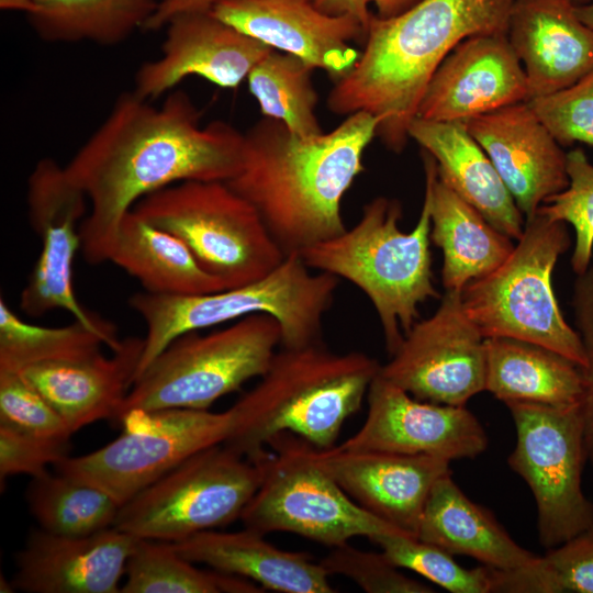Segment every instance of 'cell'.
Listing matches in <instances>:
<instances>
[{"mask_svg": "<svg viewBox=\"0 0 593 593\" xmlns=\"http://www.w3.org/2000/svg\"><path fill=\"white\" fill-rule=\"evenodd\" d=\"M120 423L123 433L108 445L55 465L56 472L94 485L121 506L175 467L233 434V407L132 411Z\"/></svg>", "mask_w": 593, "mask_h": 593, "instance_id": "13", "label": "cell"}, {"mask_svg": "<svg viewBox=\"0 0 593 593\" xmlns=\"http://www.w3.org/2000/svg\"><path fill=\"white\" fill-rule=\"evenodd\" d=\"M381 365L361 351L328 350L324 343L277 351L260 381L232 407L236 425L226 445L250 460L289 433L329 449L358 412Z\"/></svg>", "mask_w": 593, "mask_h": 593, "instance_id": "4", "label": "cell"}, {"mask_svg": "<svg viewBox=\"0 0 593 593\" xmlns=\"http://www.w3.org/2000/svg\"><path fill=\"white\" fill-rule=\"evenodd\" d=\"M268 447L272 450L253 460L264 474L239 518L244 527L264 535L292 533L331 548L355 537L409 535L351 500L312 459L305 440L283 433Z\"/></svg>", "mask_w": 593, "mask_h": 593, "instance_id": "10", "label": "cell"}, {"mask_svg": "<svg viewBox=\"0 0 593 593\" xmlns=\"http://www.w3.org/2000/svg\"><path fill=\"white\" fill-rule=\"evenodd\" d=\"M262 466L225 443L191 456L120 507L113 527L139 539L177 542L240 518Z\"/></svg>", "mask_w": 593, "mask_h": 593, "instance_id": "11", "label": "cell"}, {"mask_svg": "<svg viewBox=\"0 0 593 593\" xmlns=\"http://www.w3.org/2000/svg\"><path fill=\"white\" fill-rule=\"evenodd\" d=\"M484 339L465 311L461 291H446L435 313L412 326L379 372L417 400L466 405L485 391Z\"/></svg>", "mask_w": 593, "mask_h": 593, "instance_id": "15", "label": "cell"}, {"mask_svg": "<svg viewBox=\"0 0 593 593\" xmlns=\"http://www.w3.org/2000/svg\"><path fill=\"white\" fill-rule=\"evenodd\" d=\"M485 345V391L502 402L552 406L581 404V367L544 346L508 337H489Z\"/></svg>", "mask_w": 593, "mask_h": 593, "instance_id": "29", "label": "cell"}, {"mask_svg": "<svg viewBox=\"0 0 593 593\" xmlns=\"http://www.w3.org/2000/svg\"><path fill=\"white\" fill-rule=\"evenodd\" d=\"M416 537L497 570L521 568L539 558L519 546L490 510L469 499L451 473L433 485Z\"/></svg>", "mask_w": 593, "mask_h": 593, "instance_id": "28", "label": "cell"}, {"mask_svg": "<svg viewBox=\"0 0 593 593\" xmlns=\"http://www.w3.org/2000/svg\"><path fill=\"white\" fill-rule=\"evenodd\" d=\"M516 440L508 467L528 485L538 539L550 549L593 526V503L582 489L586 462L581 404L507 402Z\"/></svg>", "mask_w": 593, "mask_h": 593, "instance_id": "12", "label": "cell"}, {"mask_svg": "<svg viewBox=\"0 0 593 593\" xmlns=\"http://www.w3.org/2000/svg\"><path fill=\"white\" fill-rule=\"evenodd\" d=\"M188 93L159 105L124 91L65 169L90 209L80 225L90 265L109 261L123 217L144 197L187 180L227 181L238 171L244 134L222 120L202 125Z\"/></svg>", "mask_w": 593, "mask_h": 593, "instance_id": "1", "label": "cell"}, {"mask_svg": "<svg viewBox=\"0 0 593 593\" xmlns=\"http://www.w3.org/2000/svg\"><path fill=\"white\" fill-rule=\"evenodd\" d=\"M120 342L116 333L76 320L61 327L30 324L0 298V371L19 372L36 363L86 358L100 353L102 346L113 350Z\"/></svg>", "mask_w": 593, "mask_h": 593, "instance_id": "32", "label": "cell"}, {"mask_svg": "<svg viewBox=\"0 0 593 593\" xmlns=\"http://www.w3.org/2000/svg\"><path fill=\"white\" fill-rule=\"evenodd\" d=\"M121 593H259L250 580L201 570L170 542L138 539L125 569Z\"/></svg>", "mask_w": 593, "mask_h": 593, "instance_id": "35", "label": "cell"}, {"mask_svg": "<svg viewBox=\"0 0 593 593\" xmlns=\"http://www.w3.org/2000/svg\"><path fill=\"white\" fill-rule=\"evenodd\" d=\"M526 219L569 184L567 153L527 102L463 122Z\"/></svg>", "mask_w": 593, "mask_h": 593, "instance_id": "21", "label": "cell"}, {"mask_svg": "<svg viewBox=\"0 0 593 593\" xmlns=\"http://www.w3.org/2000/svg\"><path fill=\"white\" fill-rule=\"evenodd\" d=\"M1 10H14L29 14L37 10L35 0H0Z\"/></svg>", "mask_w": 593, "mask_h": 593, "instance_id": "47", "label": "cell"}, {"mask_svg": "<svg viewBox=\"0 0 593 593\" xmlns=\"http://www.w3.org/2000/svg\"><path fill=\"white\" fill-rule=\"evenodd\" d=\"M323 12L332 15H348L355 19L367 33L370 20L374 13L370 5L377 9V16L385 19L398 15L416 4L419 0H312Z\"/></svg>", "mask_w": 593, "mask_h": 593, "instance_id": "45", "label": "cell"}, {"mask_svg": "<svg viewBox=\"0 0 593 593\" xmlns=\"http://www.w3.org/2000/svg\"><path fill=\"white\" fill-rule=\"evenodd\" d=\"M160 55L143 63L133 91L153 101L188 77H201L222 88H236L273 48L215 16L211 11L187 12L166 24Z\"/></svg>", "mask_w": 593, "mask_h": 593, "instance_id": "17", "label": "cell"}, {"mask_svg": "<svg viewBox=\"0 0 593 593\" xmlns=\"http://www.w3.org/2000/svg\"><path fill=\"white\" fill-rule=\"evenodd\" d=\"M591 0H571L572 3H574L575 5H581V4H585V3H589Z\"/></svg>", "mask_w": 593, "mask_h": 593, "instance_id": "49", "label": "cell"}, {"mask_svg": "<svg viewBox=\"0 0 593 593\" xmlns=\"http://www.w3.org/2000/svg\"><path fill=\"white\" fill-rule=\"evenodd\" d=\"M132 211L179 237L225 289L264 278L286 258L257 210L226 181L178 182Z\"/></svg>", "mask_w": 593, "mask_h": 593, "instance_id": "9", "label": "cell"}, {"mask_svg": "<svg viewBox=\"0 0 593 593\" xmlns=\"http://www.w3.org/2000/svg\"><path fill=\"white\" fill-rule=\"evenodd\" d=\"M70 450L69 438H47L0 424V479L26 474L33 478L48 472Z\"/></svg>", "mask_w": 593, "mask_h": 593, "instance_id": "41", "label": "cell"}, {"mask_svg": "<svg viewBox=\"0 0 593 593\" xmlns=\"http://www.w3.org/2000/svg\"><path fill=\"white\" fill-rule=\"evenodd\" d=\"M389 560L451 593H493V569L465 568L445 549L410 535L389 534L371 539Z\"/></svg>", "mask_w": 593, "mask_h": 593, "instance_id": "36", "label": "cell"}, {"mask_svg": "<svg viewBox=\"0 0 593 593\" xmlns=\"http://www.w3.org/2000/svg\"><path fill=\"white\" fill-rule=\"evenodd\" d=\"M26 203L30 225L42 247L21 292V310L32 317L65 310L87 326L116 333L110 322L88 312L74 291V261L81 248L80 225L89 204L83 191L65 166L43 158L29 176Z\"/></svg>", "mask_w": 593, "mask_h": 593, "instance_id": "14", "label": "cell"}, {"mask_svg": "<svg viewBox=\"0 0 593 593\" xmlns=\"http://www.w3.org/2000/svg\"><path fill=\"white\" fill-rule=\"evenodd\" d=\"M179 555L215 571L253 581L260 588L282 593H333L329 574L306 552L280 549L265 535L244 528L215 529L170 542Z\"/></svg>", "mask_w": 593, "mask_h": 593, "instance_id": "25", "label": "cell"}, {"mask_svg": "<svg viewBox=\"0 0 593 593\" xmlns=\"http://www.w3.org/2000/svg\"><path fill=\"white\" fill-rule=\"evenodd\" d=\"M338 283L339 278L313 272L299 254H290L273 271L240 287L191 295L136 292L128 305L144 321L146 335L134 381L178 337L256 313L279 322L284 348L323 344L324 316Z\"/></svg>", "mask_w": 593, "mask_h": 593, "instance_id": "6", "label": "cell"}, {"mask_svg": "<svg viewBox=\"0 0 593 593\" xmlns=\"http://www.w3.org/2000/svg\"><path fill=\"white\" fill-rule=\"evenodd\" d=\"M577 13L582 22L593 30V3L577 5Z\"/></svg>", "mask_w": 593, "mask_h": 593, "instance_id": "48", "label": "cell"}, {"mask_svg": "<svg viewBox=\"0 0 593 593\" xmlns=\"http://www.w3.org/2000/svg\"><path fill=\"white\" fill-rule=\"evenodd\" d=\"M0 424L31 435L68 439L65 421L20 372L0 371Z\"/></svg>", "mask_w": 593, "mask_h": 593, "instance_id": "40", "label": "cell"}, {"mask_svg": "<svg viewBox=\"0 0 593 593\" xmlns=\"http://www.w3.org/2000/svg\"><path fill=\"white\" fill-rule=\"evenodd\" d=\"M422 154L430 189V242L443 251V286L461 291L496 269L515 245L438 177L432 155Z\"/></svg>", "mask_w": 593, "mask_h": 593, "instance_id": "27", "label": "cell"}, {"mask_svg": "<svg viewBox=\"0 0 593 593\" xmlns=\"http://www.w3.org/2000/svg\"><path fill=\"white\" fill-rule=\"evenodd\" d=\"M493 569V593H560L558 582L544 556L511 570Z\"/></svg>", "mask_w": 593, "mask_h": 593, "instance_id": "44", "label": "cell"}, {"mask_svg": "<svg viewBox=\"0 0 593 593\" xmlns=\"http://www.w3.org/2000/svg\"><path fill=\"white\" fill-rule=\"evenodd\" d=\"M225 0H158L156 11L146 23L145 31H158L176 15L187 12L211 11Z\"/></svg>", "mask_w": 593, "mask_h": 593, "instance_id": "46", "label": "cell"}, {"mask_svg": "<svg viewBox=\"0 0 593 593\" xmlns=\"http://www.w3.org/2000/svg\"><path fill=\"white\" fill-rule=\"evenodd\" d=\"M361 427L336 446L446 460L474 459L485 451L488 434L466 405H446L413 398L380 372L367 393Z\"/></svg>", "mask_w": 593, "mask_h": 593, "instance_id": "16", "label": "cell"}, {"mask_svg": "<svg viewBox=\"0 0 593 593\" xmlns=\"http://www.w3.org/2000/svg\"><path fill=\"white\" fill-rule=\"evenodd\" d=\"M558 582L560 593H593V526L544 556Z\"/></svg>", "mask_w": 593, "mask_h": 593, "instance_id": "43", "label": "cell"}, {"mask_svg": "<svg viewBox=\"0 0 593 593\" xmlns=\"http://www.w3.org/2000/svg\"><path fill=\"white\" fill-rule=\"evenodd\" d=\"M570 245L567 223L538 212L526 219L510 256L461 290L465 311L484 338L534 343L584 367L582 340L566 321L552 286L555 266Z\"/></svg>", "mask_w": 593, "mask_h": 593, "instance_id": "7", "label": "cell"}, {"mask_svg": "<svg viewBox=\"0 0 593 593\" xmlns=\"http://www.w3.org/2000/svg\"><path fill=\"white\" fill-rule=\"evenodd\" d=\"M378 124L357 112L328 133L301 137L262 116L243 133L240 165L226 182L257 210L286 256L299 254L346 231L342 201L365 170Z\"/></svg>", "mask_w": 593, "mask_h": 593, "instance_id": "2", "label": "cell"}, {"mask_svg": "<svg viewBox=\"0 0 593 593\" xmlns=\"http://www.w3.org/2000/svg\"><path fill=\"white\" fill-rule=\"evenodd\" d=\"M312 459L366 511L415 536L435 482L451 473L450 461L426 455L318 449Z\"/></svg>", "mask_w": 593, "mask_h": 593, "instance_id": "20", "label": "cell"}, {"mask_svg": "<svg viewBox=\"0 0 593 593\" xmlns=\"http://www.w3.org/2000/svg\"><path fill=\"white\" fill-rule=\"evenodd\" d=\"M402 213L399 200L373 198L353 227L299 253L311 269L346 279L367 295L390 355L417 322L418 305L439 298L433 283L430 189L426 182L422 211L411 232L399 227Z\"/></svg>", "mask_w": 593, "mask_h": 593, "instance_id": "5", "label": "cell"}, {"mask_svg": "<svg viewBox=\"0 0 593 593\" xmlns=\"http://www.w3.org/2000/svg\"><path fill=\"white\" fill-rule=\"evenodd\" d=\"M27 15L36 35L48 43L90 42L112 46L144 30L158 0H35Z\"/></svg>", "mask_w": 593, "mask_h": 593, "instance_id": "31", "label": "cell"}, {"mask_svg": "<svg viewBox=\"0 0 593 593\" xmlns=\"http://www.w3.org/2000/svg\"><path fill=\"white\" fill-rule=\"evenodd\" d=\"M329 575H343L368 593H433L430 586L414 580L381 551H366L344 544L331 548L320 561Z\"/></svg>", "mask_w": 593, "mask_h": 593, "instance_id": "39", "label": "cell"}, {"mask_svg": "<svg viewBox=\"0 0 593 593\" xmlns=\"http://www.w3.org/2000/svg\"><path fill=\"white\" fill-rule=\"evenodd\" d=\"M567 174L568 187L548 198L537 212L573 226L571 267L575 275H581L593 256V165L582 148L567 153Z\"/></svg>", "mask_w": 593, "mask_h": 593, "instance_id": "37", "label": "cell"}, {"mask_svg": "<svg viewBox=\"0 0 593 593\" xmlns=\"http://www.w3.org/2000/svg\"><path fill=\"white\" fill-rule=\"evenodd\" d=\"M527 101L525 70L506 34L478 35L462 41L440 63L416 118L465 122Z\"/></svg>", "mask_w": 593, "mask_h": 593, "instance_id": "18", "label": "cell"}, {"mask_svg": "<svg viewBox=\"0 0 593 593\" xmlns=\"http://www.w3.org/2000/svg\"><path fill=\"white\" fill-rule=\"evenodd\" d=\"M571 305L574 328L582 340L586 357V362L581 368L584 381L581 409L586 462L593 468V261L583 273L577 275Z\"/></svg>", "mask_w": 593, "mask_h": 593, "instance_id": "42", "label": "cell"}, {"mask_svg": "<svg viewBox=\"0 0 593 593\" xmlns=\"http://www.w3.org/2000/svg\"><path fill=\"white\" fill-rule=\"evenodd\" d=\"M516 0H419L391 16L372 15L354 67L335 80L331 112H366L377 137L400 154L425 89L446 56L466 38L506 34Z\"/></svg>", "mask_w": 593, "mask_h": 593, "instance_id": "3", "label": "cell"}, {"mask_svg": "<svg viewBox=\"0 0 593 593\" xmlns=\"http://www.w3.org/2000/svg\"><path fill=\"white\" fill-rule=\"evenodd\" d=\"M109 261L138 280L149 293L191 295L225 289L179 237L134 211L123 217Z\"/></svg>", "mask_w": 593, "mask_h": 593, "instance_id": "30", "label": "cell"}, {"mask_svg": "<svg viewBox=\"0 0 593 593\" xmlns=\"http://www.w3.org/2000/svg\"><path fill=\"white\" fill-rule=\"evenodd\" d=\"M139 538L110 527L88 536L33 530L15 558V589L27 593H121Z\"/></svg>", "mask_w": 593, "mask_h": 593, "instance_id": "22", "label": "cell"}, {"mask_svg": "<svg viewBox=\"0 0 593 593\" xmlns=\"http://www.w3.org/2000/svg\"><path fill=\"white\" fill-rule=\"evenodd\" d=\"M26 496L41 528L61 536H88L110 528L121 507L103 490L59 472L33 478Z\"/></svg>", "mask_w": 593, "mask_h": 593, "instance_id": "34", "label": "cell"}, {"mask_svg": "<svg viewBox=\"0 0 593 593\" xmlns=\"http://www.w3.org/2000/svg\"><path fill=\"white\" fill-rule=\"evenodd\" d=\"M144 339L126 337L112 350L80 359L42 362L19 371L56 410L74 434L113 419L132 388Z\"/></svg>", "mask_w": 593, "mask_h": 593, "instance_id": "24", "label": "cell"}, {"mask_svg": "<svg viewBox=\"0 0 593 593\" xmlns=\"http://www.w3.org/2000/svg\"><path fill=\"white\" fill-rule=\"evenodd\" d=\"M506 36L525 70L528 100L562 90L593 70V30L571 0H516Z\"/></svg>", "mask_w": 593, "mask_h": 593, "instance_id": "23", "label": "cell"}, {"mask_svg": "<svg viewBox=\"0 0 593 593\" xmlns=\"http://www.w3.org/2000/svg\"><path fill=\"white\" fill-rule=\"evenodd\" d=\"M409 137L434 157L438 177L474 206L495 228L518 239L523 214L493 163L463 122L415 118Z\"/></svg>", "mask_w": 593, "mask_h": 593, "instance_id": "26", "label": "cell"}, {"mask_svg": "<svg viewBox=\"0 0 593 593\" xmlns=\"http://www.w3.org/2000/svg\"><path fill=\"white\" fill-rule=\"evenodd\" d=\"M211 12L269 47L325 70L334 80L360 56L350 43L366 36L355 19L325 13L312 0H225Z\"/></svg>", "mask_w": 593, "mask_h": 593, "instance_id": "19", "label": "cell"}, {"mask_svg": "<svg viewBox=\"0 0 593 593\" xmlns=\"http://www.w3.org/2000/svg\"><path fill=\"white\" fill-rule=\"evenodd\" d=\"M313 70L298 56L276 49L260 59L246 80L262 116L282 122L301 137L323 134L316 115L318 97Z\"/></svg>", "mask_w": 593, "mask_h": 593, "instance_id": "33", "label": "cell"}, {"mask_svg": "<svg viewBox=\"0 0 593 593\" xmlns=\"http://www.w3.org/2000/svg\"><path fill=\"white\" fill-rule=\"evenodd\" d=\"M281 345L279 322L256 313L208 333L175 339L134 381L114 421L132 411L209 410L268 370Z\"/></svg>", "mask_w": 593, "mask_h": 593, "instance_id": "8", "label": "cell"}, {"mask_svg": "<svg viewBox=\"0 0 593 593\" xmlns=\"http://www.w3.org/2000/svg\"><path fill=\"white\" fill-rule=\"evenodd\" d=\"M562 146H593V70L557 92L527 101Z\"/></svg>", "mask_w": 593, "mask_h": 593, "instance_id": "38", "label": "cell"}]
</instances>
